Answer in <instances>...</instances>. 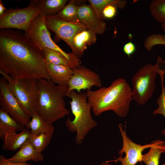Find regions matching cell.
<instances>
[{"instance_id": "obj_1", "label": "cell", "mask_w": 165, "mask_h": 165, "mask_svg": "<svg viewBox=\"0 0 165 165\" xmlns=\"http://www.w3.org/2000/svg\"><path fill=\"white\" fill-rule=\"evenodd\" d=\"M0 70L13 79L51 80L43 50L20 30H0Z\"/></svg>"}, {"instance_id": "obj_2", "label": "cell", "mask_w": 165, "mask_h": 165, "mask_svg": "<svg viewBox=\"0 0 165 165\" xmlns=\"http://www.w3.org/2000/svg\"><path fill=\"white\" fill-rule=\"evenodd\" d=\"M86 93L96 116L110 110L120 117L127 115L132 100V89L124 79L118 78L108 87H101L94 91L86 90Z\"/></svg>"}, {"instance_id": "obj_3", "label": "cell", "mask_w": 165, "mask_h": 165, "mask_svg": "<svg viewBox=\"0 0 165 165\" xmlns=\"http://www.w3.org/2000/svg\"><path fill=\"white\" fill-rule=\"evenodd\" d=\"M38 93L36 112L43 119L53 124L69 114L64 97L68 87L67 85H56L51 80H38Z\"/></svg>"}, {"instance_id": "obj_4", "label": "cell", "mask_w": 165, "mask_h": 165, "mask_svg": "<svg viewBox=\"0 0 165 165\" xmlns=\"http://www.w3.org/2000/svg\"><path fill=\"white\" fill-rule=\"evenodd\" d=\"M66 96L71 99L69 103L74 118L72 120L68 117L65 125L70 132H76L75 142L80 145L89 132L96 127L98 123L92 117L91 106L88 101L86 92L78 93L72 90L67 93Z\"/></svg>"}, {"instance_id": "obj_5", "label": "cell", "mask_w": 165, "mask_h": 165, "mask_svg": "<svg viewBox=\"0 0 165 165\" xmlns=\"http://www.w3.org/2000/svg\"><path fill=\"white\" fill-rule=\"evenodd\" d=\"M159 57L156 64L145 65L135 74L132 79V99L140 105L145 104L152 96L156 87V74L162 69L163 62Z\"/></svg>"}, {"instance_id": "obj_6", "label": "cell", "mask_w": 165, "mask_h": 165, "mask_svg": "<svg viewBox=\"0 0 165 165\" xmlns=\"http://www.w3.org/2000/svg\"><path fill=\"white\" fill-rule=\"evenodd\" d=\"M0 73L7 80L10 90L24 111L31 118L36 112L38 80H17L0 70Z\"/></svg>"}, {"instance_id": "obj_7", "label": "cell", "mask_w": 165, "mask_h": 165, "mask_svg": "<svg viewBox=\"0 0 165 165\" xmlns=\"http://www.w3.org/2000/svg\"><path fill=\"white\" fill-rule=\"evenodd\" d=\"M24 33L41 50L47 48L57 51L62 54L76 68L80 65L81 60L74 53H67L52 40L45 17L41 13L32 20L28 32Z\"/></svg>"}, {"instance_id": "obj_8", "label": "cell", "mask_w": 165, "mask_h": 165, "mask_svg": "<svg viewBox=\"0 0 165 165\" xmlns=\"http://www.w3.org/2000/svg\"><path fill=\"white\" fill-rule=\"evenodd\" d=\"M40 13L36 0H30L29 5L22 9H8L0 16V29H16L26 33L32 20Z\"/></svg>"}, {"instance_id": "obj_9", "label": "cell", "mask_w": 165, "mask_h": 165, "mask_svg": "<svg viewBox=\"0 0 165 165\" xmlns=\"http://www.w3.org/2000/svg\"><path fill=\"white\" fill-rule=\"evenodd\" d=\"M0 109L7 113L15 120L29 129L30 118L24 111L12 93L4 77L0 78Z\"/></svg>"}, {"instance_id": "obj_10", "label": "cell", "mask_w": 165, "mask_h": 165, "mask_svg": "<svg viewBox=\"0 0 165 165\" xmlns=\"http://www.w3.org/2000/svg\"><path fill=\"white\" fill-rule=\"evenodd\" d=\"M118 127L123 141L122 147L119 151L120 156L116 160L106 162L109 163L119 161L122 165H135L138 162H142V152L145 149L153 146L155 143L156 140L149 144L144 145L138 144L128 138L126 128L123 130L122 124L119 123Z\"/></svg>"}, {"instance_id": "obj_11", "label": "cell", "mask_w": 165, "mask_h": 165, "mask_svg": "<svg viewBox=\"0 0 165 165\" xmlns=\"http://www.w3.org/2000/svg\"><path fill=\"white\" fill-rule=\"evenodd\" d=\"M49 30L56 34L57 38L65 42L74 51L73 39L76 34L85 29L86 27L80 22H72L62 20L56 15L45 17Z\"/></svg>"}, {"instance_id": "obj_12", "label": "cell", "mask_w": 165, "mask_h": 165, "mask_svg": "<svg viewBox=\"0 0 165 165\" xmlns=\"http://www.w3.org/2000/svg\"><path fill=\"white\" fill-rule=\"evenodd\" d=\"M72 69L73 74L67 83V93L72 90L80 93L82 90H90L94 86L101 87L100 76L96 72L81 65Z\"/></svg>"}, {"instance_id": "obj_13", "label": "cell", "mask_w": 165, "mask_h": 165, "mask_svg": "<svg viewBox=\"0 0 165 165\" xmlns=\"http://www.w3.org/2000/svg\"><path fill=\"white\" fill-rule=\"evenodd\" d=\"M78 15L79 22L87 29L96 34L101 35L105 32L106 23L97 17L90 5L85 4L79 6Z\"/></svg>"}, {"instance_id": "obj_14", "label": "cell", "mask_w": 165, "mask_h": 165, "mask_svg": "<svg viewBox=\"0 0 165 165\" xmlns=\"http://www.w3.org/2000/svg\"><path fill=\"white\" fill-rule=\"evenodd\" d=\"M19 148L14 155L8 159L9 161L15 162H27L29 160L35 162L44 160L42 152L36 150L28 139Z\"/></svg>"}, {"instance_id": "obj_15", "label": "cell", "mask_w": 165, "mask_h": 165, "mask_svg": "<svg viewBox=\"0 0 165 165\" xmlns=\"http://www.w3.org/2000/svg\"><path fill=\"white\" fill-rule=\"evenodd\" d=\"M45 65L53 83L57 85H67L73 73L72 69L66 66L48 62H45Z\"/></svg>"}, {"instance_id": "obj_16", "label": "cell", "mask_w": 165, "mask_h": 165, "mask_svg": "<svg viewBox=\"0 0 165 165\" xmlns=\"http://www.w3.org/2000/svg\"><path fill=\"white\" fill-rule=\"evenodd\" d=\"M96 41V34L92 31L86 29L79 32L73 39L74 48L73 53L78 58H81L88 46H91Z\"/></svg>"}, {"instance_id": "obj_17", "label": "cell", "mask_w": 165, "mask_h": 165, "mask_svg": "<svg viewBox=\"0 0 165 165\" xmlns=\"http://www.w3.org/2000/svg\"><path fill=\"white\" fill-rule=\"evenodd\" d=\"M30 133L29 130L25 128L19 134L16 131L7 134L3 139L2 149L14 151L20 148L28 139Z\"/></svg>"}, {"instance_id": "obj_18", "label": "cell", "mask_w": 165, "mask_h": 165, "mask_svg": "<svg viewBox=\"0 0 165 165\" xmlns=\"http://www.w3.org/2000/svg\"><path fill=\"white\" fill-rule=\"evenodd\" d=\"M26 127L15 120L7 113L0 109V138L3 139L8 134L22 131Z\"/></svg>"}, {"instance_id": "obj_19", "label": "cell", "mask_w": 165, "mask_h": 165, "mask_svg": "<svg viewBox=\"0 0 165 165\" xmlns=\"http://www.w3.org/2000/svg\"><path fill=\"white\" fill-rule=\"evenodd\" d=\"M67 0H36L44 17L56 15L66 5Z\"/></svg>"}, {"instance_id": "obj_20", "label": "cell", "mask_w": 165, "mask_h": 165, "mask_svg": "<svg viewBox=\"0 0 165 165\" xmlns=\"http://www.w3.org/2000/svg\"><path fill=\"white\" fill-rule=\"evenodd\" d=\"M30 133L34 134L44 133L53 135L54 130L53 124L44 120L35 112L29 123Z\"/></svg>"}, {"instance_id": "obj_21", "label": "cell", "mask_w": 165, "mask_h": 165, "mask_svg": "<svg viewBox=\"0 0 165 165\" xmlns=\"http://www.w3.org/2000/svg\"><path fill=\"white\" fill-rule=\"evenodd\" d=\"M162 153H165V142L159 139L156 140L155 145L150 148L149 151L143 155L142 162L146 165H159Z\"/></svg>"}, {"instance_id": "obj_22", "label": "cell", "mask_w": 165, "mask_h": 165, "mask_svg": "<svg viewBox=\"0 0 165 165\" xmlns=\"http://www.w3.org/2000/svg\"><path fill=\"white\" fill-rule=\"evenodd\" d=\"M43 53L45 62L65 65L72 69L76 68L70 61L58 51L46 48L43 50Z\"/></svg>"}, {"instance_id": "obj_23", "label": "cell", "mask_w": 165, "mask_h": 165, "mask_svg": "<svg viewBox=\"0 0 165 165\" xmlns=\"http://www.w3.org/2000/svg\"><path fill=\"white\" fill-rule=\"evenodd\" d=\"M94 12L100 19L104 20L102 11L104 8L109 5H113L117 8L121 9L126 4L125 0H88Z\"/></svg>"}, {"instance_id": "obj_24", "label": "cell", "mask_w": 165, "mask_h": 165, "mask_svg": "<svg viewBox=\"0 0 165 165\" xmlns=\"http://www.w3.org/2000/svg\"><path fill=\"white\" fill-rule=\"evenodd\" d=\"M79 6H77L75 0L69 1L68 3L56 15L60 19L72 22H79L78 19Z\"/></svg>"}, {"instance_id": "obj_25", "label": "cell", "mask_w": 165, "mask_h": 165, "mask_svg": "<svg viewBox=\"0 0 165 165\" xmlns=\"http://www.w3.org/2000/svg\"><path fill=\"white\" fill-rule=\"evenodd\" d=\"M52 136L44 133L34 134L30 133L28 139L36 150L42 152L49 144Z\"/></svg>"}, {"instance_id": "obj_26", "label": "cell", "mask_w": 165, "mask_h": 165, "mask_svg": "<svg viewBox=\"0 0 165 165\" xmlns=\"http://www.w3.org/2000/svg\"><path fill=\"white\" fill-rule=\"evenodd\" d=\"M150 12L153 17L161 24L165 22V0H153L149 6Z\"/></svg>"}, {"instance_id": "obj_27", "label": "cell", "mask_w": 165, "mask_h": 165, "mask_svg": "<svg viewBox=\"0 0 165 165\" xmlns=\"http://www.w3.org/2000/svg\"><path fill=\"white\" fill-rule=\"evenodd\" d=\"M164 77H161L162 83V92L156 100L158 108L152 112L153 115L159 114L163 115L165 118V88L163 85ZM162 134L165 135V129L162 131Z\"/></svg>"}, {"instance_id": "obj_28", "label": "cell", "mask_w": 165, "mask_h": 165, "mask_svg": "<svg viewBox=\"0 0 165 165\" xmlns=\"http://www.w3.org/2000/svg\"><path fill=\"white\" fill-rule=\"evenodd\" d=\"M117 8L113 5H109L106 6L102 11V15L104 19H111L114 18L117 13Z\"/></svg>"}, {"instance_id": "obj_29", "label": "cell", "mask_w": 165, "mask_h": 165, "mask_svg": "<svg viewBox=\"0 0 165 165\" xmlns=\"http://www.w3.org/2000/svg\"><path fill=\"white\" fill-rule=\"evenodd\" d=\"M136 46L135 44L131 42H129L126 43L124 46L123 50L124 53L129 58L136 50Z\"/></svg>"}, {"instance_id": "obj_30", "label": "cell", "mask_w": 165, "mask_h": 165, "mask_svg": "<svg viewBox=\"0 0 165 165\" xmlns=\"http://www.w3.org/2000/svg\"><path fill=\"white\" fill-rule=\"evenodd\" d=\"M0 165H32L27 162H15L9 161L3 155L0 156Z\"/></svg>"}, {"instance_id": "obj_31", "label": "cell", "mask_w": 165, "mask_h": 165, "mask_svg": "<svg viewBox=\"0 0 165 165\" xmlns=\"http://www.w3.org/2000/svg\"><path fill=\"white\" fill-rule=\"evenodd\" d=\"M7 9L4 6L2 0H0V16L3 15L6 13Z\"/></svg>"}, {"instance_id": "obj_32", "label": "cell", "mask_w": 165, "mask_h": 165, "mask_svg": "<svg viewBox=\"0 0 165 165\" xmlns=\"http://www.w3.org/2000/svg\"><path fill=\"white\" fill-rule=\"evenodd\" d=\"M161 27L163 31L165 33V22L161 24Z\"/></svg>"}, {"instance_id": "obj_33", "label": "cell", "mask_w": 165, "mask_h": 165, "mask_svg": "<svg viewBox=\"0 0 165 165\" xmlns=\"http://www.w3.org/2000/svg\"><path fill=\"white\" fill-rule=\"evenodd\" d=\"M98 165H112V164H110L109 163L107 162L106 161L103 162L102 163Z\"/></svg>"}]
</instances>
